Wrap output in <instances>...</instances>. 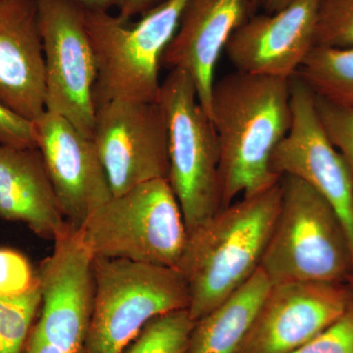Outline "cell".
<instances>
[{"instance_id": "obj_1", "label": "cell", "mask_w": 353, "mask_h": 353, "mask_svg": "<svg viewBox=\"0 0 353 353\" xmlns=\"http://www.w3.org/2000/svg\"><path fill=\"white\" fill-rule=\"evenodd\" d=\"M210 118L219 141L221 209L280 182L270 161L292 123L290 80L228 74L214 83Z\"/></svg>"}, {"instance_id": "obj_2", "label": "cell", "mask_w": 353, "mask_h": 353, "mask_svg": "<svg viewBox=\"0 0 353 353\" xmlns=\"http://www.w3.org/2000/svg\"><path fill=\"white\" fill-rule=\"evenodd\" d=\"M282 202V183L221 209L189 234L176 270L190 292L196 323L259 270Z\"/></svg>"}, {"instance_id": "obj_3", "label": "cell", "mask_w": 353, "mask_h": 353, "mask_svg": "<svg viewBox=\"0 0 353 353\" xmlns=\"http://www.w3.org/2000/svg\"><path fill=\"white\" fill-rule=\"evenodd\" d=\"M282 202L259 268L271 285L301 281L352 287V246L324 196L296 176L281 178Z\"/></svg>"}, {"instance_id": "obj_4", "label": "cell", "mask_w": 353, "mask_h": 353, "mask_svg": "<svg viewBox=\"0 0 353 353\" xmlns=\"http://www.w3.org/2000/svg\"><path fill=\"white\" fill-rule=\"evenodd\" d=\"M187 1L163 0L132 25L109 12L83 11L97 58L95 108L110 101H158L162 57Z\"/></svg>"}, {"instance_id": "obj_5", "label": "cell", "mask_w": 353, "mask_h": 353, "mask_svg": "<svg viewBox=\"0 0 353 353\" xmlns=\"http://www.w3.org/2000/svg\"><path fill=\"white\" fill-rule=\"evenodd\" d=\"M80 231L94 257L178 268L187 226L168 179L141 183L94 210Z\"/></svg>"}, {"instance_id": "obj_6", "label": "cell", "mask_w": 353, "mask_h": 353, "mask_svg": "<svg viewBox=\"0 0 353 353\" xmlns=\"http://www.w3.org/2000/svg\"><path fill=\"white\" fill-rule=\"evenodd\" d=\"M94 274L83 353H124L153 319L189 308L187 283L175 268L94 257Z\"/></svg>"}, {"instance_id": "obj_7", "label": "cell", "mask_w": 353, "mask_h": 353, "mask_svg": "<svg viewBox=\"0 0 353 353\" xmlns=\"http://www.w3.org/2000/svg\"><path fill=\"white\" fill-rule=\"evenodd\" d=\"M157 101L168 131V181L190 234L221 210L217 132L183 70L169 71Z\"/></svg>"}, {"instance_id": "obj_8", "label": "cell", "mask_w": 353, "mask_h": 353, "mask_svg": "<svg viewBox=\"0 0 353 353\" xmlns=\"http://www.w3.org/2000/svg\"><path fill=\"white\" fill-rule=\"evenodd\" d=\"M43 41L46 110L92 139L97 64L82 9L67 0H34Z\"/></svg>"}, {"instance_id": "obj_9", "label": "cell", "mask_w": 353, "mask_h": 353, "mask_svg": "<svg viewBox=\"0 0 353 353\" xmlns=\"http://www.w3.org/2000/svg\"><path fill=\"white\" fill-rule=\"evenodd\" d=\"M95 109L92 141L113 196L168 179V131L159 102L110 101Z\"/></svg>"}, {"instance_id": "obj_10", "label": "cell", "mask_w": 353, "mask_h": 353, "mask_svg": "<svg viewBox=\"0 0 353 353\" xmlns=\"http://www.w3.org/2000/svg\"><path fill=\"white\" fill-rule=\"evenodd\" d=\"M290 130L272 154L271 171L301 179L324 196L343 222L353 257L352 176L323 127L315 94L297 77L290 80Z\"/></svg>"}, {"instance_id": "obj_11", "label": "cell", "mask_w": 353, "mask_h": 353, "mask_svg": "<svg viewBox=\"0 0 353 353\" xmlns=\"http://www.w3.org/2000/svg\"><path fill=\"white\" fill-rule=\"evenodd\" d=\"M38 272L41 304L34 329L66 353L85 352L94 299V256L70 227Z\"/></svg>"}, {"instance_id": "obj_12", "label": "cell", "mask_w": 353, "mask_h": 353, "mask_svg": "<svg viewBox=\"0 0 353 353\" xmlns=\"http://www.w3.org/2000/svg\"><path fill=\"white\" fill-rule=\"evenodd\" d=\"M353 304V289L332 282L271 285L240 353H292Z\"/></svg>"}, {"instance_id": "obj_13", "label": "cell", "mask_w": 353, "mask_h": 353, "mask_svg": "<svg viewBox=\"0 0 353 353\" xmlns=\"http://www.w3.org/2000/svg\"><path fill=\"white\" fill-rule=\"evenodd\" d=\"M53 189L69 226L80 230L90 215L112 199V190L92 139L58 114L44 111L34 121Z\"/></svg>"}, {"instance_id": "obj_14", "label": "cell", "mask_w": 353, "mask_h": 353, "mask_svg": "<svg viewBox=\"0 0 353 353\" xmlns=\"http://www.w3.org/2000/svg\"><path fill=\"white\" fill-rule=\"evenodd\" d=\"M320 0H294L254 14L234 32L225 52L236 71L290 80L315 46Z\"/></svg>"}, {"instance_id": "obj_15", "label": "cell", "mask_w": 353, "mask_h": 353, "mask_svg": "<svg viewBox=\"0 0 353 353\" xmlns=\"http://www.w3.org/2000/svg\"><path fill=\"white\" fill-rule=\"evenodd\" d=\"M250 16L252 0H188L165 50L161 66L192 77L209 117L216 65L232 34Z\"/></svg>"}, {"instance_id": "obj_16", "label": "cell", "mask_w": 353, "mask_h": 353, "mask_svg": "<svg viewBox=\"0 0 353 353\" xmlns=\"http://www.w3.org/2000/svg\"><path fill=\"white\" fill-rule=\"evenodd\" d=\"M0 102L32 122L46 111L43 41L34 0H0Z\"/></svg>"}, {"instance_id": "obj_17", "label": "cell", "mask_w": 353, "mask_h": 353, "mask_svg": "<svg viewBox=\"0 0 353 353\" xmlns=\"http://www.w3.org/2000/svg\"><path fill=\"white\" fill-rule=\"evenodd\" d=\"M0 218L46 240L69 229L38 148L0 145Z\"/></svg>"}, {"instance_id": "obj_18", "label": "cell", "mask_w": 353, "mask_h": 353, "mask_svg": "<svg viewBox=\"0 0 353 353\" xmlns=\"http://www.w3.org/2000/svg\"><path fill=\"white\" fill-rule=\"evenodd\" d=\"M270 287L259 268L233 296L194 323L187 353H240Z\"/></svg>"}, {"instance_id": "obj_19", "label": "cell", "mask_w": 353, "mask_h": 353, "mask_svg": "<svg viewBox=\"0 0 353 353\" xmlns=\"http://www.w3.org/2000/svg\"><path fill=\"white\" fill-rule=\"evenodd\" d=\"M296 77L316 97L353 108V48L314 46Z\"/></svg>"}, {"instance_id": "obj_20", "label": "cell", "mask_w": 353, "mask_h": 353, "mask_svg": "<svg viewBox=\"0 0 353 353\" xmlns=\"http://www.w3.org/2000/svg\"><path fill=\"white\" fill-rule=\"evenodd\" d=\"M41 304L39 284L22 296H0V353H24Z\"/></svg>"}, {"instance_id": "obj_21", "label": "cell", "mask_w": 353, "mask_h": 353, "mask_svg": "<svg viewBox=\"0 0 353 353\" xmlns=\"http://www.w3.org/2000/svg\"><path fill=\"white\" fill-rule=\"evenodd\" d=\"M194 322L180 310L148 323L124 353H187Z\"/></svg>"}, {"instance_id": "obj_22", "label": "cell", "mask_w": 353, "mask_h": 353, "mask_svg": "<svg viewBox=\"0 0 353 353\" xmlns=\"http://www.w3.org/2000/svg\"><path fill=\"white\" fill-rule=\"evenodd\" d=\"M315 46L353 48V0H320Z\"/></svg>"}, {"instance_id": "obj_23", "label": "cell", "mask_w": 353, "mask_h": 353, "mask_svg": "<svg viewBox=\"0 0 353 353\" xmlns=\"http://www.w3.org/2000/svg\"><path fill=\"white\" fill-rule=\"evenodd\" d=\"M315 103L323 127L347 165L353 183V108L316 95Z\"/></svg>"}, {"instance_id": "obj_24", "label": "cell", "mask_w": 353, "mask_h": 353, "mask_svg": "<svg viewBox=\"0 0 353 353\" xmlns=\"http://www.w3.org/2000/svg\"><path fill=\"white\" fill-rule=\"evenodd\" d=\"M38 284V272L23 253L0 248V296H22Z\"/></svg>"}, {"instance_id": "obj_25", "label": "cell", "mask_w": 353, "mask_h": 353, "mask_svg": "<svg viewBox=\"0 0 353 353\" xmlns=\"http://www.w3.org/2000/svg\"><path fill=\"white\" fill-rule=\"evenodd\" d=\"M292 353H353V304L331 326Z\"/></svg>"}, {"instance_id": "obj_26", "label": "cell", "mask_w": 353, "mask_h": 353, "mask_svg": "<svg viewBox=\"0 0 353 353\" xmlns=\"http://www.w3.org/2000/svg\"><path fill=\"white\" fill-rule=\"evenodd\" d=\"M0 145L14 148H37L34 122L0 102Z\"/></svg>"}, {"instance_id": "obj_27", "label": "cell", "mask_w": 353, "mask_h": 353, "mask_svg": "<svg viewBox=\"0 0 353 353\" xmlns=\"http://www.w3.org/2000/svg\"><path fill=\"white\" fill-rule=\"evenodd\" d=\"M162 1L163 0H125L117 16L120 19L130 21L136 16L143 15Z\"/></svg>"}, {"instance_id": "obj_28", "label": "cell", "mask_w": 353, "mask_h": 353, "mask_svg": "<svg viewBox=\"0 0 353 353\" xmlns=\"http://www.w3.org/2000/svg\"><path fill=\"white\" fill-rule=\"evenodd\" d=\"M88 12H109L111 9H120L125 0H67Z\"/></svg>"}, {"instance_id": "obj_29", "label": "cell", "mask_w": 353, "mask_h": 353, "mask_svg": "<svg viewBox=\"0 0 353 353\" xmlns=\"http://www.w3.org/2000/svg\"><path fill=\"white\" fill-rule=\"evenodd\" d=\"M292 1L294 0H261V8H263L264 13H276L289 6Z\"/></svg>"}, {"instance_id": "obj_30", "label": "cell", "mask_w": 353, "mask_h": 353, "mask_svg": "<svg viewBox=\"0 0 353 353\" xmlns=\"http://www.w3.org/2000/svg\"><path fill=\"white\" fill-rule=\"evenodd\" d=\"M259 8H261V0H252V15L257 14Z\"/></svg>"}]
</instances>
